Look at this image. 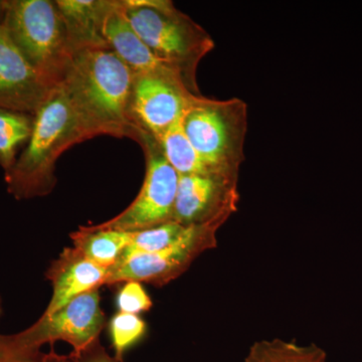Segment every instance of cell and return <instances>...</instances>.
Returning <instances> with one entry per match:
<instances>
[{"mask_svg":"<svg viewBox=\"0 0 362 362\" xmlns=\"http://www.w3.org/2000/svg\"><path fill=\"white\" fill-rule=\"evenodd\" d=\"M134 73L109 47L74 49L61 87L93 134L134 140L129 105Z\"/></svg>","mask_w":362,"mask_h":362,"instance_id":"1","label":"cell"},{"mask_svg":"<svg viewBox=\"0 0 362 362\" xmlns=\"http://www.w3.org/2000/svg\"><path fill=\"white\" fill-rule=\"evenodd\" d=\"M94 137L59 86L33 115V132L25 149L6 173L9 194L16 199L51 194L56 187V164L62 154Z\"/></svg>","mask_w":362,"mask_h":362,"instance_id":"2","label":"cell"},{"mask_svg":"<svg viewBox=\"0 0 362 362\" xmlns=\"http://www.w3.org/2000/svg\"><path fill=\"white\" fill-rule=\"evenodd\" d=\"M122 1L131 25L152 54L180 75L190 93L202 95L197 71L214 47L209 33L169 0Z\"/></svg>","mask_w":362,"mask_h":362,"instance_id":"3","label":"cell"},{"mask_svg":"<svg viewBox=\"0 0 362 362\" xmlns=\"http://www.w3.org/2000/svg\"><path fill=\"white\" fill-rule=\"evenodd\" d=\"M4 25L28 64L59 87L70 61L71 47L56 1L6 0Z\"/></svg>","mask_w":362,"mask_h":362,"instance_id":"4","label":"cell"},{"mask_svg":"<svg viewBox=\"0 0 362 362\" xmlns=\"http://www.w3.org/2000/svg\"><path fill=\"white\" fill-rule=\"evenodd\" d=\"M182 126L209 170L239 175L247 131V106L243 100L197 96L182 117Z\"/></svg>","mask_w":362,"mask_h":362,"instance_id":"5","label":"cell"},{"mask_svg":"<svg viewBox=\"0 0 362 362\" xmlns=\"http://www.w3.org/2000/svg\"><path fill=\"white\" fill-rule=\"evenodd\" d=\"M134 140L141 145L146 159L141 189L122 213L97 228L134 233L173 221L180 175L165 158L153 136L136 129Z\"/></svg>","mask_w":362,"mask_h":362,"instance_id":"6","label":"cell"},{"mask_svg":"<svg viewBox=\"0 0 362 362\" xmlns=\"http://www.w3.org/2000/svg\"><path fill=\"white\" fill-rule=\"evenodd\" d=\"M104 324L99 291L93 290L74 298L52 315L40 317L23 332L2 338L11 349L21 352H37L45 343L61 340L80 357L96 343Z\"/></svg>","mask_w":362,"mask_h":362,"instance_id":"7","label":"cell"},{"mask_svg":"<svg viewBox=\"0 0 362 362\" xmlns=\"http://www.w3.org/2000/svg\"><path fill=\"white\" fill-rule=\"evenodd\" d=\"M220 225L187 226L170 246L151 254L137 255L112 267L106 285L136 281L162 287L182 275L202 252L218 245Z\"/></svg>","mask_w":362,"mask_h":362,"instance_id":"8","label":"cell"},{"mask_svg":"<svg viewBox=\"0 0 362 362\" xmlns=\"http://www.w3.org/2000/svg\"><path fill=\"white\" fill-rule=\"evenodd\" d=\"M194 95L175 73L134 74L129 115L134 129L158 138L180 121Z\"/></svg>","mask_w":362,"mask_h":362,"instance_id":"9","label":"cell"},{"mask_svg":"<svg viewBox=\"0 0 362 362\" xmlns=\"http://www.w3.org/2000/svg\"><path fill=\"white\" fill-rule=\"evenodd\" d=\"M239 175H180L173 221L185 226H223L237 211Z\"/></svg>","mask_w":362,"mask_h":362,"instance_id":"10","label":"cell"},{"mask_svg":"<svg viewBox=\"0 0 362 362\" xmlns=\"http://www.w3.org/2000/svg\"><path fill=\"white\" fill-rule=\"evenodd\" d=\"M57 86L37 73L0 26V108L35 115Z\"/></svg>","mask_w":362,"mask_h":362,"instance_id":"11","label":"cell"},{"mask_svg":"<svg viewBox=\"0 0 362 362\" xmlns=\"http://www.w3.org/2000/svg\"><path fill=\"white\" fill-rule=\"evenodd\" d=\"M109 272L110 269L90 261L75 247H65L45 274L52 283V296L42 316H51L74 298L106 285Z\"/></svg>","mask_w":362,"mask_h":362,"instance_id":"12","label":"cell"},{"mask_svg":"<svg viewBox=\"0 0 362 362\" xmlns=\"http://www.w3.org/2000/svg\"><path fill=\"white\" fill-rule=\"evenodd\" d=\"M102 33L109 47L123 59L133 73L177 74L157 59L140 39L126 16L122 0H111L105 16Z\"/></svg>","mask_w":362,"mask_h":362,"instance_id":"13","label":"cell"},{"mask_svg":"<svg viewBox=\"0 0 362 362\" xmlns=\"http://www.w3.org/2000/svg\"><path fill=\"white\" fill-rule=\"evenodd\" d=\"M110 2L111 0H56L65 21L71 52L81 47H109L102 30Z\"/></svg>","mask_w":362,"mask_h":362,"instance_id":"14","label":"cell"},{"mask_svg":"<svg viewBox=\"0 0 362 362\" xmlns=\"http://www.w3.org/2000/svg\"><path fill=\"white\" fill-rule=\"evenodd\" d=\"M132 233L99 228L96 226H80L71 233L73 247L98 265L111 269L129 245Z\"/></svg>","mask_w":362,"mask_h":362,"instance_id":"15","label":"cell"},{"mask_svg":"<svg viewBox=\"0 0 362 362\" xmlns=\"http://www.w3.org/2000/svg\"><path fill=\"white\" fill-rule=\"evenodd\" d=\"M156 139L164 156L178 175H204L213 173L207 168L185 134L182 118Z\"/></svg>","mask_w":362,"mask_h":362,"instance_id":"16","label":"cell"},{"mask_svg":"<svg viewBox=\"0 0 362 362\" xmlns=\"http://www.w3.org/2000/svg\"><path fill=\"white\" fill-rule=\"evenodd\" d=\"M33 115L0 108V166L8 173L16 161V152L32 135Z\"/></svg>","mask_w":362,"mask_h":362,"instance_id":"17","label":"cell"},{"mask_svg":"<svg viewBox=\"0 0 362 362\" xmlns=\"http://www.w3.org/2000/svg\"><path fill=\"white\" fill-rule=\"evenodd\" d=\"M245 362H326V354L311 344L298 345L284 340H264L255 343Z\"/></svg>","mask_w":362,"mask_h":362,"instance_id":"18","label":"cell"},{"mask_svg":"<svg viewBox=\"0 0 362 362\" xmlns=\"http://www.w3.org/2000/svg\"><path fill=\"white\" fill-rule=\"evenodd\" d=\"M187 228L171 221L149 230L132 233L129 245L125 247L116 264L123 263L137 255L151 254L165 249L180 239Z\"/></svg>","mask_w":362,"mask_h":362,"instance_id":"19","label":"cell"},{"mask_svg":"<svg viewBox=\"0 0 362 362\" xmlns=\"http://www.w3.org/2000/svg\"><path fill=\"white\" fill-rule=\"evenodd\" d=\"M146 330V322L135 314L118 312L112 317L109 331L117 358L120 359L126 350L142 339Z\"/></svg>","mask_w":362,"mask_h":362,"instance_id":"20","label":"cell"},{"mask_svg":"<svg viewBox=\"0 0 362 362\" xmlns=\"http://www.w3.org/2000/svg\"><path fill=\"white\" fill-rule=\"evenodd\" d=\"M117 308L119 312L128 314H138L149 311L153 306L148 293L143 288L141 283L136 281L126 282L117 294Z\"/></svg>","mask_w":362,"mask_h":362,"instance_id":"21","label":"cell"},{"mask_svg":"<svg viewBox=\"0 0 362 362\" xmlns=\"http://www.w3.org/2000/svg\"><path fill=\"white\" fill-rule=\"evenodd\" d=\"M0 362H68L59 361L56 357L51 358L49 356L40 357L39 352L33 354H23V352L6 351L0 354ZM76 362H113L104 354H96L86 358L85 361Z\"/></svg>","mask_w":362,"mask_h":362,"instance_id":"22","label":"cell"},{"mask_svg":"<svg viewBox=\"0 0 362 362\" xmlns=\"http://www.w3.org/2000/svg\"><path fill=\"white\" fill-rule=\"evenodd\" d=\"M4 14H6V0H0V26L4 23Z\"/></svg>","mask_w":362,"mask_h":362,"instance_id":"23","label":"cell"},{"mask_svg":"<svg viewBox=\"0 0 362 362\" xmlns=\"http://www.w3.org/2000/svg\"><path fill=\"white\" fill-rule=\"evenodd\" d=\"M2 315V302H1V298H0V317Z\"/></svg>","mask_w":362,"mask_h":362,"instance_id":"24","label":"cell"}]
</instances>
